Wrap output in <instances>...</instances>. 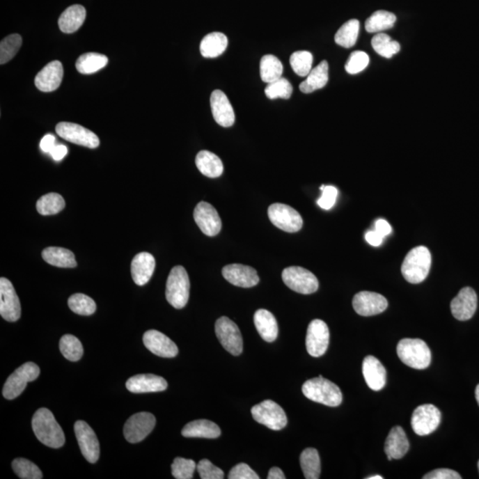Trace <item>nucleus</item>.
Wrapping results in <instances>:
<instances>
[{
    "mask_svg": "<svg viewBox=\"0 0 479 479\" xmlns=\"http://www.w3.org/2000/svg\"><path fill=\"white\" fill-rule=\"evenodd\" d=\"M293 93V87L289 80L281 77L274 82L267 84L265 89V95L268 99H290Z\"/></svg>",
    "mask_w": 479,
    "mask_h": 479,
    "instance_id": "46",
    "label": "nucleus"
},
{
    "mask_svg": "<svg viewBox=\"0 0 479 479\" xmlns=\"http://www.w3.org/2000/svg\"><path fill=\"white\" fill-rule=\"evenodd\" d=\"M329 344V329L322 320L311 322L306 339V350L313 357L324 355Z\"/></svg>",
    "mask_w": 479,
    "mask_h": 479,
    "instance_id": "15",
    "label": "nucleus"
},
{
    "mask_svg": "<svg viewBox=\"0 0 479 479\" xmlns=\"http://www.w3.org/2000/svg\"><path fill=\"white\" fill-rule=\"evenodd\" d=\"M400 361L414 370H425L432 362V352L422 339L405 338L397 346Z\"/></svg>",
    "mask_w": 479,
    "mask_h": 479,
    "instance_id": "4",
    "label": "nucleus"
},
{
    "mask_svg": "<svg viewBox=\"0 0 479 479\" xmlns=\"http://www.w3.org/2000/svg\"><path fill=\"white\" fill-rule=\"evenodd\" d=\"M477 307V294L472 288L469 287H465L460 290L457 296L451 302L453 316L462 322L471 320L475 315Z\"/></svg>",
    "mask_w": 479,
    "mask_h": 479,
    "instance_id": "19",
    "label": "nucleus"
},
{
    "mask_svg": "<svg viewBox=\"0 0 479 479\" xmlns=\"http://www.w3.org/2000/svg\"><path fill=\"white\" fill-rule=\"evenodd\" d=\"M432 267V255L425 246L414 248L406 256L401 272L409 283L417 284L423 283L428 276Z\"/></svg>",
    "mask_w": 479,
    "mask_h": 479,
    "instance_id": "2",
    "label": "nucleus"
},
{
    "mask_svg": "<svg viewBox=\"0 0 479 479\" xmlns=\"http://www.w3.org/2000/svg\"><path fill=\"white\" fill-rule=\"evenodd\" d=\"M370 64V56L365 52L355 51L348 58L345 64V70L351 75H355L363 71Z\"/></svg>",
    "mask_w": 479,
    "mask_h": 479,
    "instance_id": "49",
    "label": "nucleus"
},
{
    "mask_svg": "<svg viewBox=\"0 0 479 479\" xmlns=\"http://www.w3.org/2000/svg\"><path fill=\"white\" fill-rule=\"evenodd\" d=\"M68 305L77 315L89 316L96 311V304L93 299L85 294H74L68 300Z\"/></svg>",
    "mask_w": 479,
    "mask_h": 479,
    "instance_id": "43",
    "label": "nucleus"
},
{
    "mask_svg": "<svg viewBox=\"0 0 479 479\" xmlns=\"http://www.w3.org/2000/svg\"><path fill=\"white\" fill-rule=\"evenodd\" d=\"M20 300L10 281L0 279V315L8 322H17L21 318Z\"/></svg>",
    "mask_w": 479,
    "mask_h": 479,
    "instance_id": "14",
    "label": "nucleus"
},
{
    "mask_svg": "<svg viewBox=\"0 0 479 479\" xmlns=\"http://www.w3.org/2000/svg\"><path fill=\"white\" fill-rule=\"evenodd\" d=\"M196 164L201 173L209 178L221 176L224 166L218 155L212 152L203 150L196 155Z\"/></svg>",
    "mask_w": 479,
    "mask_h": 479,
    "instance_id": "33",
    "label": "nucleus"
},
{
    "mask_svg": "<svg viewBox=\"0 0 479 479\" xmlns=\"http://www.w3.org/2000/svg\"><path fill=\"white\" fill-rule=\"evenodd\" d=\"M283 72V66L276 56L265 55L260 61V76L263 82L269 84L280 79Z\"/></svg>",
    "mask_w": 479,
    "mask_h": 479,
    "instance_id": "37",
    "label": "nucleus"
},
{
    "mask_svg": "<svg viewBox=\"0 0 479 479\" xmlns=\"http://www.w3.org/2000/svg\"><path fill=\"white\" fill-rule=\"evenodd\" d=\"M409 441L406 432L400 426H395L388 435L384 445V452L388 460L403 458L409 452Z\"/></svg>",
    "mask_w": 479,
    "mask_h": 479,
    "instance_id": "27",
    "label": "nucleus"
},
{
    "mask_svg": "<svg viewBox=\"0 0 479 479\" xmlns=\"http://www.w3.org/2000/svg\"><path fill=\"white\" fill-rule=\"evenodd\" d=\"M223 277L228 283L241 288H252L260 283L257 271L248 265L232 264L222 270Z\"/></svg>",
    "mask_w": 479,
    "mask_h": 479,
    "instance_id": "20",
    "label": "nucleus"
},
{
    "mask_svg": "<svg viewBox=\"0 0 479 479\" xmlns=\"http://www.w3.org/2000/svg\"><path fill=\"white\" fill-rule=\"evenodd\" d=\"M320 190H322V195L317 203L323 210L331 209L335 205L336 197L338 195V189L333 186L322 185L320 187Z\"/></svg>",
    "mask_w": 479,
    "mask_h": 479,
    "instance_id": "51",
    "label": "nucleus"
},
{
    "mask_svg": "<svg viewBox=\"0 0 479 479\" xmlns=\"http://www.w3.org/2000/svg\"><path fill=\"white\" fill-rule=\"evenodd\" d=\"M215 332L226 351L232 355L238 356L244 349V341L238 326L228 317H221L216 322Z\"/></svg>",
    "mask_w": 479,
    "mask_h": 479,
    "instance_id": "9",
    "label": "nucleus"
},
{
    "mask_svg": "<svg viewBox=\"0 0 479 479\" xmlns=\"http://www.w3.org/2000/svg\"><path fill=\"white\" fill-rule=\"evenodd\" d=\"M268 479H285L283 471L278 467H273L270 469L267 476Z\"/></svg>",
    "mask_w": 479,
    "mask_h": 479,
    "instance_id": "58",
    "label": "nucleus"
},
{
    "mask_svg": "<svg viewBox=\"0 0 479 479\" xmlns=\"http://www.w3.org/2000/svg\"><path fill=\"white\" fill-rule=\"evenodd\" d=\"M197 471L202 479H223L225 478L224 472L221 469L216 467L209 460H201L197 464Z\"/></svg>",
    "mask_w": 479,
    "mask_h": 479,
    "instance_id": "50",
    "label": "nucleus"
},
{
    "mask_svg": "<svg viewBox=\"0 0 479 479\" xmlns=\"http://www.w3.org/2000/svg\"><path fill=\"white\" fill-rule=\"evenodd\" d=\"M197 465L193 460L177 457L171 464V473L177 479L193 478Z\"/></svg>",
    "mask_w": 479,
    "mask_h": 479,
    "instance_id": "48",
    "label": "nucleus"
},
{
    "mask_svg": "<svg viewBox=\"0 0 479 479\" xmlns=\"http://www.w3.org/2000/svg\"><path fill=\"white\" fill-rule=\"evenodd\" d=\"M475 396H476V400H477V402H478V406H479V384H478L477 388H476Z\"/></svg>",
    "mask_w": 479,
    "mask_h": 479,
    "instance_id": "59",
    "label": "nucleus"
},
{
    "mask_svg": "<svg viewBox=\"0 0 479 479\" xmlns=\"http://www.w3.org/2000/svg\"><path fill=\"white\" fill-rule=\"evenodd\" d=\"M194 219L201 231L208 236L219 234L222 228L221 219L217 210L206 202H201L194 212Z\"/></svg>",
    "mask_w": 479,
    "mask_h": 479,
    "instance_id": "18",
    "label": "nucleus"
},
{
    "mask_svg": "<svg viewBox=\"0 0 479 479\" xmlns=\"http://www.w3.org/2000/svg\"><path fill=\"white\" fill-rule=\"evenodd\" d=\"M55 161L63 160L68 154V148L65 145H55L49 153Z\"/></svg>",
    "mask_w": 479,
    "mask_h": 479,
    "instance_id": "55",
    "label": "nucleus"
},
{
    "mask_svg": "<svg viewBox=\"0 0 479 479\" xmlns=\"http://www.w3.org/2000/svg\"><path fill=\"white\" fill-rule=\"evenodd\" d=\"M478 471H479V462H478Z\"/></svg>",
    "mask_w": 479,
    "mask_h": 479,
    "instance_id": "61",
    "label": "nucleus"
},
{
    "mask_svg": "<svg viewBox=\"0 0 479 479\" xmlns=\"http://www.w3.org/2000/svg\"><path fill=\"white\" fill-rule=\"evenodd\" d=\"M352 306L359 315L373 316L379 315L387 309L388 301L380 294L361 291L355 295L352 300Z\"/></svg>",
    "mask_w": 479,
    "mask_h": 479,
    "instance_id": "17",
    "label": "nucleus"
},
{
    "mask_svg": "<svg viewBox=\"0 0 479 479\" xmlns=\"http://www.w3.org/2000/svg\"><path fill=\"white\" fill-rule=\"evenodd\" d=\"M359 32V22L352 19L345 22L335 36L336 43L340 47L351 48L357 42Z\"/></svg>",
    "mask_w": 479,
    "mask_h": 479,
    "instance_id": "39",
    "label": "nucleus"
},
{
    "mask_svg": "<svg viewBox=\"0 0 479 479\" xmlns=\"http://www.w3.org/2000/svg\"><path fill=\"white\" fill-rule=\"evenodd\" d=\"M229 479H260L258 476L250 466L246 464H239L230 471Z\"/></svg>",
    "mask_w": 479,
    "mask_h": 479,
    "instance_id": "52",
    "label": "nucleus"
},
{
    "mask_svg": "<svg viewBox=\"0 0 479 479\" xmlns=\"http://www.w3.org/2000/svg\"><path fill=\"white\" fill-rule=\"evenodd\" d=\"M65 208V201L56 193H49L40 197L37 202V210L40 214L49 216L57 214Z\"/></svg>",
    "mask_w": 479,
    "mask_h": 479,
    "instance_id": "40",
    "label": "nucleus"
},
{
    "mask_svg": "<svg viewBox=\"0 0 479 479\" xmlns=\"http://www.w3.org/2000/svg\"><path fill=\"white\" fill-rule=\"evenodd\" d=\"M167 387L164 378L151 374L134 375L126 382V388L132 393H159Z\"/></svg>",
    "mask_w": 479,
    "mask_h": 479,
    "instance_id": "24",
    "label": "nucleus"
},
{
    "mask_svg": "<svg viewBox=\"0 0 479 479\" xmlns=\"http://www.w3.org/2000/svg\"><path fill=\"white\" fill-rule=\"evenodd\" d=\"M362 373L366 383L371 390L378 391L386 384V370L379 361L374 356H368L362 364Z\"/></svg>",
    "mask_w": 479,
    "mask_h": 479,
    "instance_id": "25",
    "label": "nucleus"
},
{
    "mask_svg": "<svg viewBox=\"0 0 479 479\" xmlns=\"http://www.w3.org/2000/svg\"><path fill=\"white\" fill-rule=\"evenodd\" d=\"M284 283L290 290L297 293L309 295L316 292L319 289V281L315 274L306 268L290 267L285 268L283 272Z\"/></svg>",
    "mask_w": 479,
    "mask_h": 479,
    "instance_id": "8",
    "label": "nucleus"
},
{
    "mask_svg": "<svg viewBox=\"0 0 479 479\" xmlns=\"http://www.w3.org/2000/svg\"><path fill=\"white\" fill-rule=\"evenodd\" d=\"M74 430L84 457L91 464H95L100 458V443L95 432L84 421H77Z\"/></svg>",
    "mask_w": 479,
    "mask_h": 479,
    "instance_id": "16",
    "label": "nucleus"
},
{
    "mask_svg": "<svg viewBox=\"0 0 479 479\" xmlns=\"http://www.w3.org/2000/svg\"><path fill=\"white\" fill-rule=\"evenodd\" d=\"M210 107L217 124L223 127H230L235 124L234 109L222 91H213L210 95Z\"/></svg>",
    "mask_w": 479,
    "mask_h": 479,
    "instance_id": "22",
    "label": "nucleus"
},
{
    "mask_svg": "<svg viewBox=\"0 0 479 479\" xmlns=\"http://www.w3.org/2000/svg\"><path fill=\"white\" fill-rule=\"evenodd\" d=\"M255 421L273 430H281L287 425L288 418L284 410L274 401L267 400L251 409Z\"/></svg>",
    "mask_w": 479,
    "mask_h": 479,
    "instance_id": "7",
    "label": "nucleus"
},
{
    "mask_svg": "<svg viewBox=\"0 0 479 479\" xmlns=\"http://www.w3.org/2000/svg\"><path fill=\"white\" fill-rule=\"evenodd\" d=\"M55 137L54 135L47 134L44 136L40 141V148L41 150L45 152V153H50L52 150L54 148L55 144Z\"/></svg>",
    "mask_w": 479,
    "mask_h": 479,
    "instance_id": "54",
    "label": "nucleus"
},
{
    "mask_svg": "<svg viewBox=\"0 0 479 479\" xmlns=\"http://www.w3.org/2000/svg\"><path fill=\"white\" fill-rule=\"evenodd\" d=\"M155 260L153 255L141 252L132 261L131 273L132 279L139 286H143L150 281L154 274Z\"/></svg>",
    "mask_w": 479,
    "mask_h": 479,
    "instance_id": "26",
    "label": "nucleus"
},
{
    "mask_svg": "<svg viewBox=\"0 0 479 479\" xmlns=\"http://www.w3.org/2000/svg\"><path fill=\"white\" fill-rule=\"evenodd\" d=\"M146 348L152 354L163 358H173L179 354V349L173 341L157 330H148L143 336Z\"/></svg>",
    "mask_w": 479,
    "mask_h": 479,
    "instance_id": "21",
    "label": "nucleus"
},
{
    "mask_svg": "<svg viewBox=\"0 0 479 479\" xmlns=\"http://www.w3.org/2000/svg\"><path fill=\"white\" fill-rule=\"evenodd\" d=\"M329 81V63L322 61L318 66L313 68L306 79L300 84L299 89L304 93H311L322 89Z\"/></svg>",
    "mask_w": 479,
    "mask_h": 479,
    "instance_id": "31",
    "label": "nucleus"
},
{
    "mask_svg": "<svg viewBox=\"0 0 479 479\" xmlns=\"http://www.w3.org/2000/svg\"><path fill=\"white\" fill-rule=\"evenodd\" d=\"M313 57L310 52H295L290 56V65L294 72L299 77H307L312 70Z\"/></svg>",
    "mask_w": 479,
    "mask_h": 479,
    "instance_id": "44",
    "label": "nucleus"
},
{
    "mask_svg": "<svg viewBox=\"0 0 479 479\" xmlns=\"http://www.w3.org/2000/svg\"><path fill=\"white\" fill-rule=\"evenodd\" d=\"M302 391L307 399L328 407H338L343 401L342 391L338 385L322 375L306 381Z\"/></svg>",
    "mask_w": 479,
    "mask_h": 479,
    "instance_id": "3",
    "label": "nucleus"
},
{
    "mask_svg": "<svg viewBox=\"0 0 479 479\" xmlns=\"http://www.w3.org/2000/svg\"><path fill=\"white\" fill-rule=\"evenodd\" d=\"M441 422V413L434 405H421L414 411L411 418V426L414 433L426 436L435 432Z\"/></svg>",
    "mask_w": 479,
    "mask_h": 479,
    "instance_id": "10",
    "label": "nucleus"
},
{
    "mask_svg": "<svg viewBox=\"0 0 479 479\" xmlns=\"http://www.w3.org/2000/svg\"><path fill=\"white\" fill-rule=\"evenodd\" d=\"M22 44L20 35L12 34L6 37L0 43V63L5 64L11 61L17 54Z\"/></svg>",
    "mask_w": 479,
    "mask_h": 479,
    "instance_id": "47",
    "label": "nucleus"
},
{
    "mask_svg": "<svg viewBox=\"0 0 479 479\" xmlns=\"http://www.w3.org/2000/svg\"><path fill=\"white\" fill-rule=\"evenodd\" d=\"M367 479H384L380 475L372 476V477H368Z\"/></svg>",
    "mask_w": 479,
    "mask_h": 479,
    "instance_id": "60",
    "label": "nucleus"
},
{
    "mask_svg": "<svg viewBox=\"0 0 479 479\" xmlns=\"http://www.w3.org/2000/svg\"><path fill=\"white\" fill-rule=\"evenodd\" d=\"M181 433L185 438L218 439L221 430L212 421L196 420L187 423Z\"/></svg>",
    "mask_w": 479,
    "mask_h": 479,
    "instance_id": "28",
    "label": "nucleus"
},
{
    "mask_svg": "<svg viewBox=\"0 0 479 479\" xmlns=\"http://www.w3.org/2000/svg\"><path fill=\"white\" fill-rule=\"evenodd\" d=\"M423 479H461L462 476L453 469H437L423 476Z\"/></svg>",
    "mask_w": 479,
    "mask_h": 479,
    "instance_id": "53",
    "label": "nucleus"
},
{
    "mask_svg": "<svg viewBox=\"0 0 479 479\" xmlns=\"http://www.w3.org/2000/svg\"><path fill=\"white\" fill-rule=\"evenodd\" d=\"M15 473L22 479H41L43 478V473L40 469L33 462L24 458H17L14 460L12 464Z\"/></svg>",
    "mask_w": 479,
    "mask_h": 479,
    "instance_id": "45",
    "label": "nucleus"
},
{
    "mask_svg": "<svg viewBox=\"0 0 479 479\" xmlns=\"http://www.w3.org/2000/svg\"><path fill=\"white\" fill-rule=\"evenodd\" d=\"M155 417L148 412L134 414L125 423L124 435L128 442L138 443L147 438L155 426Z\"/></svg>",
    "mask_w": 479,
    "mask_h": 479,
    "instance_id": "13",
    "label": "nucleus"
},
{
    "mask_svg": "<svg viewBox=\"0 0 479 479\" xmlns=\"http://www.w3.org/2000/svg\"><path fill=\"white\" fill-rule=\"evenodd\" d=\"M55 130L61 138L71 142V143L89 148L99 147L98 136L79 125L74 124V123L61 122L56 125Z\"/></svg>",
    "mask_w": 479,
    "mask_h": 479,
    "instance_id": "12",
    "label": "nucleus"
},
{
    "mask_svg": "<svg viewBox=\"0 0 479 479\" xmlns=\"http://www.w3.org/2000/svg\"><path fill=\"white\" fill-rule=\"evenodd\" d=\"M372 47L381 56L391 59L393 55L400 51L399 42L391 40L390 36L384 33H377L372 38Z\"/></svg>",
    "mask_w": 479,
    "mask_h": 479,
    "instance_id": "41",
    "label": "nucleus"
},
{
    "mask_svg": "<svg viewBox=\"0 0 479 479\" xmlns=\"http://www.w3.org/2000/svg\"><path fill=\"white\" fill-rule=\"evenodd\" d=\"M375 231H377L378 234L383 236L384 238L385 236L391 234V225L386 221V220L378 219L377 221L375 222Z\"/></svg>",
    "mask_w": 479,
    "mask_h": 479,
    "instance_id": "56",
    "label": "nucleus"
},
{
    "mask_svg": "<svg viewBox=\"0 0 479 479\" xmlns=\"http://www.w3.org/2000/svg\"><path fill=\"white\" fill-rule=\"evenodd\" d=\"M60 351L70 361H79L84 354L79 339L72 335H64L60 340Z\"/></svg>",
    "mask_w": 479,
    "mask_h": 479,
    "instance_id": "42",
    "label": "nucleus"
},
{
    "mask_svg": "<svg viewBox=\"0 0 479 479\" xmlns=\"http://www.w3.org/2000/svg\"><path fill=\"white\" fill-rule=\"evenodd\" d=\"M383 236L378 234L375 230V231L368 232L367 234H366V240H367L368 244L372 246H375V247L380 246L382 242H383Z\"/></svg>",
    "mask_w": 479,
    "mask_h": 479,
    "instance_id": "57",
    "label": "nucleus"
},
{
    "mask_svg": "<svg viewBox=\"0 0 479 479\" xmlns=\"http://www.w3.org/2000/svg\"><path fill=\"white\" fill-rule=\"evenodd\" d=\"M40 375V368L34 362L22 365L6 380L3 388V396L6 400H15L24 393L28 383L37 379Z\"/></svg>",
    "mask_w": 479,
    "mask_h": 479,
    "instance_id": "6",
    "label": "nucleus"
},
{
    "mask_svg": "<svg viewBox=\"0 0 479 479\" xmlns=\"http://www.w3.org/2000/svg\"><path fill=\"white\" fill-rule=\"evenodd\" d=\"M190 281L185 268L177 265L171 269L166 283V299L174 308L182 309L189 299Z\"/></svg>",
    "mask_w": 479,
    "mask_h": 479,
    "instance_id": "5",
    "label": "nucleus"
},
{
    "mask_svg": "<svg viewBox=\"0 0 479 479\" xmlns=\"http://www.w3.org/2000/svg\"><path fill=\"white\" fill-rule=\"evenodd\" d=\"M300 464L306 479H318L320 475L319 453L315 448H306L300 455Z\"/></svg>",
    "mask_w": 479,
    "mask_h": 479,
    "instance_id": "38",
    "label": "nucleus"
},
{
    "mask_svg": "<svg viewBox=\"0 0 479 479\" xmlns=\"http://www.w3.org/2000/svg\"><path fill=\"white\" fill-rule=\"evenodd\" d=\"M63 77V64L59 61H51L36 76L35 85L41 92H54L59 88Z\"/></svg>",
    "mask_w": 479,
    "mask_h": 479,
    "instance_id": "23",
    "label": "nucleus"
},
{
    "mask_svg": "<svg viewBox=\"0 0 479 479\" xmlns=\"http://www.w3.org/2000/svg\"><path fill=\"white\" fill-rule=\"evenodd\" d=\"M86 17V8L81 5H74L67 8L60 16L59 28L63 33H74L79 30Z\"/></svg>",
    "mask_w": 479,
    "mask_h": 479,
    "instance_id": "30",
    "label": "nucleus"
},
{
    "mask_svg": "<svg viewBox=\"0 0 479 479\" xmlns=\"http://www.w3.org/2000/svg\"><path fill=\"white\" fill-rule=\"evenodd\" d=\"M228 37L221 32H212L203 38L200 45L201 54L205 58H216L228 47Z\"/></svg>",
    "mask_w": 479,
    "mask_h": 479,
    "instance_id": "32",
    "label": "nucleus"
},
{
    "mask_svg": "<svg viewBox=\"0 0 479 479\" xmlns=\"http://www.w3.org/2000/svg\"><path fill=\"white\" fill-rule=\"evenodd\" d=\"M42 258L47 263L54 267L73 268L77 267L75 255L68 249L48 247L42 251Z\"/></svg>",
    "mask_w": 479,
    "mask_h": 479,
    "instance_id": "34",
    "label": "nucleus"
},
{
    "mask_svg": "<svg viewBox=\"0 0 479 479\" xmlns=\"http://www.w3.org/2000/svg\"><path fill=\"white\" fill-rule=\"evenodd\" d=\"M397 21L396 15L384 10L375 12L366 21V31L370 33H381L382 31L390 30Z\"/></svg>",
    "mask_w": 479,
    "mask_h": 479,
    "instance_id": "36",
    "label": "nucleus"
},
{
    "mask_svg": "<svg viewBox=\"0 0 479 479\" xmlns=\"http://www.w3.org/2000/svg\"><path fill=\"white\" fill-rule=\"evenodd\" d=\"M31 425L36 437L42 444L52 448H60L65 444L63 430L49 409L37 410Z\"/></svg>",
    "mask_w": 479,
    "mask_h": 479,
    "instance_id": "1",
    "label": "nucleus"
},
{
    "mask_svg": "<svg viewBox=\"0 0 479 479\" xmlns=\"http://www.w3.org/2000/svg\"><path fill=\"white\" fill-rule=\"evenodd\" d=\"M254 323L258 334L267 342H274L278 336V324L273 313L265 309L258 310L254 315Z\"/></svg>",
    "mask_w": 479,
    "mask_h": 479,
    "instance_id": "29",
    "label": "nucleus"
},
{
    "mask_svg": "<svg viewBox=\"0 0 479 479\" xmlns=\"http://www.w3.org/2000/svg\"><path fill=\"white\" fill-rule=\"evenodd\" d=\"M268 216L276 228L285 232L296 233L302 228V217L292 207L283 203L272 205L268 208Z\"/></svg>",
    "mask_w": 479,
    "mask_h": 479,
    "instance_id": "11",
    "label": "nucleus"
},
{
    "mask_svg": "<svg viewBox=\"0 0 479 479\" xmlns=\"http://www.w3.org/2000/svg\"><path fill=\"white\" fill-rule=\"evenodd\" d=\"M109 63L108 57L98 53H86L81 55L76 63L77 71L81 74L89 75L103 69Z\"/></svg>",
    "mask_w": 479,
    "mask_h": 479,
    "instance_id": "35",
    "label": "nucleus"
}]
</instances>
